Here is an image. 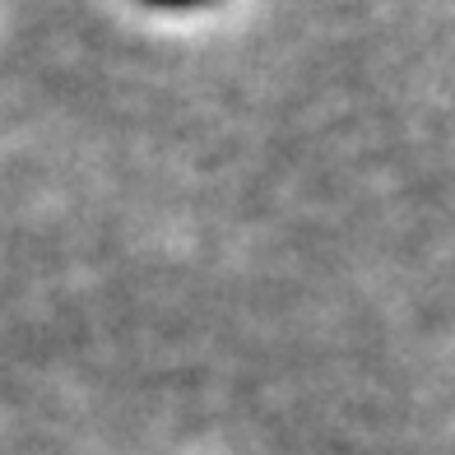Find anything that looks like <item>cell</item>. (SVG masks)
Segmentation results:
<instances>
[{"label": "cell", "mask_w": 455, "mask_h": 455, "mask_svg": "<svg viewBox=\"0 0 455 455\" xmlns=\"http://www.w3.org/2000/svg\"><path fill=\"white\" fill-rule=\"evenodd\" d=\"M144 5H158V10H181V5H200V0H144Z\"/></svg>", "instance_id": "cell-1"}]
</instances>
